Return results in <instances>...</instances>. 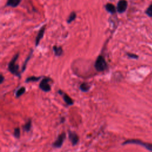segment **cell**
Wrapping results in <instances>:
<instances>
[{"label": "cell", "mask_w": 152, "mask_h": 152, "mask_svg": "<svg viewBox=\"0 0 152 152\" xmlns=\"http://www.w3.org/2000/svg\"><path fill=\"white\" fill-rule=\"evenodd\" d=\"M19 56V54H17L16 55H14L13 58L9 64V70L10 71V73L17 76H20V73L19 71V66L18 64H16V61L18 59Z\"/></svg>", "instance_id": "6da1fadb"}, {"label": "cell", "mask_w": 152, "mask_h": 152, "mask_svg": "<svg viewBox=\"0 0 152 152\" xmlns=\"http://www.w3.org/2000/svg\"><path fill=\"white\" fill-rule=\"evenodd\" d=\"M31 126H32V121L31 119H29L26 122V124L23 126V129L25 131L27 132L29 131L31 128Z\"/></svg>", "instance_id": "5bb4252c"}, {"label": "cell", "mask_w": 152, "mask_h": 152, "mask_svg": "<svg viewBox=\"0 0 152 152\" xmlns=\"http://www.w3.org/2000/svg\"><path fill=\"white\" fill-rule=\"evenodd\" d=\"M45 26H43L40 31L38 32V34L37 37V38H36V42H35V45L36 46H38L39 45V43L40 41V40L42 39V38H43V35H44V33H45Z\"/></svg>", "instance_id": "ba28073f"}, {"label": "cell", "mask_w": 152, "mask_h": 152, "mask_svg": "<svg viewBox=\"0 0 152 152\" xmlns=\"http://www.w3.org/2000/svg\"><path fill=\"white\" fill-rule=\"evenodd\" d=\"M4 78L3 76V75H1V79H0V81H1V84L3 83V82L4 81Z\"/></svg>", "instance_id": "7402d4cb"}, {"label": "cell", "mask_w": 152, "mask_h": 152, "mask_svg": "<svg viewBox=\"0 0 152 152\" xmlns=\"http://www.w3.org/2000/svg\"><path fill=\"white\" fill-rule=\"evenodd\" d=\"M14 136H15L17 139H19L20 136V129L19 128H16L14 129Z\"/></svg>", "instance_id": "ffe728a7"}, {"label": "cell", "mask_w": 152, "mask_h": 152, "mask_svg": "<svg viewBox=\"0 0 152 152\" xmlns=\"http://www.w3.org/2000/svg\"><path fill=\"white\" fill-rule=\"evenodd\" d=\"M53 50H54V51L55 54L56 56H61L62 54L63 50H62V47H61V46L58 47V46H54L53 47Z\"/></svg>", "instance_id": "7c38bea8"}, {"label": "cell", "mask_w": 152, "mask_h": 152, "mask_svg": "<svg viewBox=\"0 0 152 152\" xmlns=\"http://www.w3.org/2000/svg\"><path fill=\"white\" fill-rule=\"evenodd\" d=\"M68 135H69V139L71 142V144L73 146H76V144L78 143L79 138L77 134L75 132H73L69 131L68 132Z\"/></svg>", "instance_id": "52a82bcc"}, {"label": "cell", "mask_w": 152, "mask_h": 152, "mask_svg": "<svg viewBox=\"0 0 152 152\" xmlns=\"http://www.w3.org/2000/svg\"><path fill=\"white\" fill-rule=\"evenodd\" d=\"M40 78H41V77H35V76H32V77L27 78L26 80V82L28 83V82H38L39 80H40Z\"/></svg>", "instance_id": "2e32d148"}, {"label": "cell", "mask_w": 152, "mask_h": 152, "mask_svg": "<svg viewBox=\"0 0 152 152\" xmlns=\"http://www.w3.org/2000/svg\"><path fill=\"white\" fill-rule=\"evenodd\" d=\"M145 13L149 17H152V4L149 6L148 8L145 11Z\"/></svg>", "instance_id": "ac0fdd59"}, {"label": "cell", "mask_w": 152, "mask_h": 152, "mask_svg": "<svg viewBox=\"0 0 152 152\" xmlns=\"http://www.w3.org/2000/svg\"><path fill=\"white\" fill-rule=\"evenodd\" d=\"M25 91H26V89L25 88H24V87H22V88L19 89L16 92V97L19 98L25 92Z\"/></svg>", "instance_id": "e0dca14e"}, {"label": "cell", "mask_w": 152, "mask_h": 152, "mask_svg": "<svg viewBox=\"0 0 152 152\" xmlns=\"http://www.w3.org/2000/svg\"><path fill=\"white\" fill-rule=\"evenodd\" d=\"M127 55L128 56V57L131 58H134V59H137L138 58V56H137V55L135 54H129V53H128L127 54Z\"/></svg>", "instance_id": "44dd1931"}, {"label": "cell", "mask_w": 152, "mask_h": 152, "mask_svg": "<svg viewBox=\"0 0 152 152\" xmlns=\"http://www.w3.org/2000/svg\"><path fill=\"white\" fill-rule=\"evenodd\" d=\"M80 89L82 92H88L90 89V86L88 83H84L80 85Z\"/></svg>", "instance_id": "9a60e30c"}, {"label": "cell", "mask_w": 152, "mask_h": 152, "mask_svg": "<svg viewBox=\"0 0 152 152\" xmlns=\"http://www.w3.org/2000/svg\"><path fill=\"white\" fill-rule=\"evenodd\" d=\"M128 7V2L126 0H119L117 4V10L119 13H124Z\"/></svg>", "instance_id": "5b68a950"}, {"label": "cell", "mask_w": 152, "mask_h": 152, "mask_svg": "<svg viewBox=\"0 0 152 152\" xmlns=\"http://www.w3.org/2000/svg\"><path fill=\"white\" fill-rule=\"evenodd\" d=\"M63 99L65 101V102H66L67 105H73L74 104L73 100H72V99L68 96L66 94H64L63 93Z\"/></svg>", "instance_id": "8fae6325"}, {"label": "cell", "mask_w": 152, "mask_h": 152, "mask_svg": "<svg viewBox=\"0 0 152 152\" xmlns=\"http://www.w3.org/2000/svg\"><path fill=\"white\" fill-rule=\"evenodd\" d=\"M76 17H77V14L74 11L71 13V14H70V16H69L67 20V23H68V24L71 23L72 21H73L76 19Z\"/></svg>", "instance_id": "4fadbf2b"}, {"label": "cell", "mask_w": 152, "mask_h": 152, "mask_svg": "<svg viewBox=\"0 0 152 152\" xmlns=\"http://www.w3.org/2000/svg\"><path fill=\"white\" fill-rule=\"evenodd\" d=\"M95 67L98 71H103L107 68L108 64L103 56L99 55L98 57L95 62Z\"/></svg>", "instance_id": "7a4b0ae2"}, {"label": "cell", "mask_w": 152, "mask_h": 152, "mask_svg": "<svg viewBox=\"0 0 152 152\" xmlns=\"http://www.w3.org/2000/svg\"><path fill=\"white\" fill-rule=\"evenodd\" d=\"M66 138V135L65 133H62L60 134L56 141L54 143L53 146L56 148H60L63 144V143Z\"/></svg>", "instance_id": "8992f818"}, {"label": "cell", "mask_w": 152, "mask_h": 152, "mask_svg": "<svg viewBox=\"0 0 152 152\" xmlns=\"http://www.w3.org/2000/svg\"><path fill=\"white\" fill-rule=\"evenodd\" d=\"M50 81H51V80L49 78H43L41 81L40 83L39 84V88L43 92H49L50 89H51V88H50V86L49 84V82Z\"/></svg>", "instance_id": "277c9868"}, {"label": "cell", "mask_w": 152, "mask_h": 152, "mask_svg": "<svg viewBox=\"0 0 152 152\" xmlns=\"http://www.w3.org/2000/svg\"><path fill=\"white\" fill-rule=\"evenodd\" d=\"M32 54H33V51H32H32H31V53H30V54H29V55L28 56L25 62H24V64H23V68H22V71H21V72H23V71L25 70V69H26V65H27V62H28V61H29V60L31 59V57L32 56Z\"/></svg>", "instance_id": "d6986e66"}, {"label": "cell", "mask_w": 152, "mask_h": 152, "mask_svg": "<svg viewBox=\"0 0 152 152\" xmlns=\"http://www.w3.org/2000/svg\"><path fill=\"white\" fill-rule=\"evenodd\" d=\"M105 7L106 10L112 14H115L116 11H117L116 7L112 4H111V3H108L107 4L105 5Z\"/></svg>", "instance_id": "30bf717a"}, {"label": "cell", "mask_w": 152, "mask_h": 152, "mask_svg": "<svg viewBox=\"0 0 152 152\" xmlns=\"http://www.w3.org/2000/svg\"><path fill=\"white\" fill-rule=\"evenodd\" d=\"M21 1V0H7L6 5L15 8L20 4Z\"/></svg>", "instance_id": "9c48e42d"}, {"label": "cell", "mask_w": 152, "mask_h": 152, "mask_svg": "<svg viewBox=\"0 0 152 152\" xmlns=\"http://www.w3.org/2000/svg\"><path fill=\"white\" fill-rule=\"evenodd\" d=\"M138 144V145L142 146L143 147H145L146 149L151 151H152V144L147 143H144L141 140H128L125 141V142L123 143V145H125V144Z\"/></svg>", "instance_id": "3957f363"}]
</instances>
